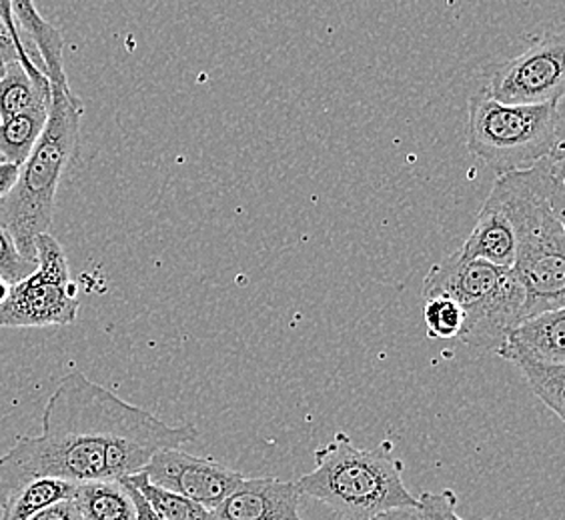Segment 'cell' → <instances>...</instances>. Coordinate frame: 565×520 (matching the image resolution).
<instances>
[{
    "instance_id": "obj_1",
    "label": "cell",
    "mask_w": 565,
    "mask_h": 520,
    "mask_svg": "<svg viewBox=\"0 0 565 520\" xmlns=\"http://www.w3.org/2000/svg\"><path fill=\"white\" fill-rule=\"evenodd\" d=\"M196 436L193 424L169 426L85 375H66L46 401L41 434L19 436L0 456V505L34 478L120 480L141 473L159 451Z\"/></svg>"
},
{
    "instance_id": "obj_2",
    "label": "cell",
    "mask_w": 565,
    "mask_h": 520,
    "mask_svg": "<svg viewBox=\"0 0 565 520\" xmlns=\"http://www.w3.org/2000/svg\"><path fill=\"white\" fill-rule=\"evenodd\" d=\"M564 156L500 174L493 198L510 220L515 240L511 271L523 289L520 323L565 308Z\"/></svg>"
},
{
    "instance_id": "obj_3",
    "label": "cell",
    "mask_w": 565,
    "mask_h": 520,
    "mask_svg": "<svg viewBox=\"0 0 565 520\" xmlns=\"http://www.w3.org/2000/svg\"><path fill=\"white\" fill-rule=\"evenodd\" d=\"M385 438L373 448H359L338 433L316 451V470L295 485L301 495L323 502L339 520H371L395 509H417V499L403 483V463Z\"/></svg>"
},
{
    "instance_id": "obj_4",
    "label": "cell",
    "mask_w": 565,
    "mask_h": 520,
    "mask_svg": "<svg viewBox=\"0 0 565 520\" xmlns=\"http://www.w3.org/2000/svg\"><path fill=\"white\" fill-rule=\"evenodd\" d=\"M83 100L71 87L51 85V109L41 139L19 166L17 183L0 198V227L9 230L24 259L39 264L34 239L51 230L56 191L75 154Z\"/></svg>"
},
{
    "instance_id": "obj_5",
    "label": "cell",
    "mask_w": 565,
    "mask_h": 520,
    "mask_svg": "<svg viewBox=\"0 0 565 520\" xmlns=\"http://www.w3.org/2000/svg\"><path fill=\"white\" fill-rule=\"evenodd\" d=\"M468 110V151L498 176L564 156L562 102L503 105L481 88Z\"/></svg>"
},
{
    "instance_id": "obj_6",
    "label": "cell",
    "mask_w": 565,
    "mask_h": 520,
    "mask_svg": "<svg viewBox=\"0 0 565 520\" xmlns=\"http://www.w3.org/2000/svg\"><path fill=\"white\" fill-rule=\"evenodd\" d=\"M422 293L461 306L466 323L457 340L478 353H495L522 316L523 289L511 269L461 259L457 252L429 269Z\"/></svg>"
},
{
    "instance_id": "obj_7",
    "label": "cell",
    "mask_w": 565,
    "mask_h": 520,
    "mask_svg": "<svg viewBox=\"0 0 565 520\" xmlns=\"http://www.w3.org/2000/svg\"><path fill=\"white\" fill-rule=\"evenodd\" d=\"M36 269L11 284L7 301L0 304V328H44L73 325L81 301L71 281L68 260L61 242L43 232L34 239Z\"/></svg>"
},
{
    "instance_id": "obj_8",
    "label": "cell",
    "mask_w": 565,
    "mask_h": 520,
    "mask_svg": "<svg viewBox=\"0 0 565 520\" xmlns=\"http://www.w3.org/2000/svg\"><path fill=\"white\" fill-rule=\"evenodd\" d=\"M565 36L547 33L522 55L491 68L483 90L503 105L562 102L565 93Z\"/></svg>"
},
{
    "instance_id": "obj_9",
    "label": "cell",
    "mask_w": 565,
    "mask_h": 520,
    "mask_svg": "<svg viewBox=\"0 0 565 520\" xmlns=\"http://www.w3.org/2000/svg\"><path fill=\"white\" fill-rule=\"evenodd\" d=\"M157 487L167 488L196 505L213 510L245 478L239 470L207 456H195L183 448H163L142 468Z\"/></svg>"
},
{
    "instance_id": "obj_10",
    "label": "cell",
    "mask_w": 565,
    "mask_h": 520,
    "mask_svg": "<svg viewBox=\"0 0 565 520\" xmlns=\"http://www.w3.org/2000/svg\"><path fill=\"white\" fill-rule=\"evenodd\" d=\"M301 497L295 483L245 477L211 510V520H301Z\"/></svg>"
},
{
    "instance_id": "obj_11",
    "label": "cell",
    "mask_w": 565,
    "mask_h": 520,
    "mask_svg": "<svg viewBox=\"0 0 565 520\" xmlns=\"http://www.w3.org/2000/svg\"><path fill=\"white\" fill-rule=\"evenodd\" d=\"M498 357L510 362L533 360L544 365H565V308L525 318L508 331Z\"/></svg>"
},
{
    "instance_id": "obj_12",
    "label": "cell",
    "mask_w": 565,
    "mask_h": 520,
    "mask_svg": "<svg viewBox=\"0 0 565 520\" xmlns=\"http://www.w3.org/2000/svg\"><path fill=\"white\" fill-rule=\"evenodd\" d=\"M11 9L17 31L29 53L33 55L34 65L41 68V73L51 80L53 87H71L63 61V34L51 22L44 21L34 0H11Z\"/></svg>"
},
{
    "instance_id": "obj_13",
    "label": "cell",
    "mask_w": 565,
    "mask_h": 520,
    "mask_svg": "<svg viewBox=\"0 0 565 520\" xmlns=\"http://www.w3.org/2000/svg\"><path fill=\"white\" fill-rule=\"evenodd\" d=\"M461 259L483 260L501 269H511L515 259V240L510 220L500 205L488 196L479 210L478 223L468 240L456 250Z\"/></svg>"
},
{
    "instance_id": "obj_14",
    "label": "cell",
    "mask_w": 565,
    "mask_h": 520,
    "mask_svg": "<svg viewBox=\"0 0 565 520\" xmlns=\"http://www.w3.org/2000/svg\"><path fill=\"white\" fill-rule=\"evenodd\" d=\"M73 499L83 520H137L131 492L120 480L76 485Z\"/></svg>"
},
{
    "instance_id": "obj_15",
    "label": "cell",
    "mask_w": 565,
    "mask_h": 520,
    "mask_svg": "<svg viewBox=\"0 0 565 520\" xmlns=\"http://www.w3.org/2000/svg\"><path fill=\"white\" fill-rule=\"evenodd\" d=\"M43 102H51V80L44 75H29L17 61L7 63L0 76V122Z\"/></svg>"
},
{
    "instance_id": "obj_16",
    "label": "cell",
    "mask_w": 565,
    "mask_h": 520,
    "mask_svg": "<svg viewBox=\"0 0 565 520\" xmlns=\"http://www.w3.org/2000/svg\"><path fill=\"white\" fill-rule=\"evenodd\" d=\"M51 102L14 115L0 122V159L2 163L21 166L33 152L49 120Z\"/></svg>"
},
{
    "instance_id": "obj_17",
    "label": "cell",
    "mask_w": 565,
    "mask_h": 520,
    "mask_svg": "<svg viewBox=\"0 0 565 520\" xmlns=\"http://www.w3.org/2000/svg\"><path fill=\"white\" fill-rule=\"evenodd\" d=\"M75 492V483L63 478H34L0 505V520H29L58 500L73 499Z\"/></svg>"
},
{
    "instance_id": "obj_18",
    "label": "cell",
    "mask_w": 565,
    "mask_h": 520,
    "mask_svg": "<svg viewBox=\"0 0 565 520\" xmlns=\"http://www.w3.org/2000/svg\"><path fill=\"white\" fill-rule=\"evenodd\" d=\"M129 483L141 492L145 500L151 505L154 512H159L164 520H211V510L196 505L193 500L185 499L177 492H171L167 488L152 485L151 480L141 473H135L129 477L120 478Z\"/></svg>"
},
{
    "instance_id": "obj_19",
    "label": "cell",
    "mask_w": 565,
    "mask_h": 520,
    "mask_svg": "<svg viewBox=\"0 0 565 520\" xmlns=\"http://www.w3.org/2000/svg\"><path fill=\"white\" fill-rule=\"evenodd\" d=\"M522 370L533 394L555 412L559 421H565V365H544L533 360L513 362Z\"/></svg>"
},
{
    "instance_id": "obj_20",
    "label": "cell",
    "mask_w": 565,
    "mask_h": 520,
    "mask_svg": "<svg viewBox=\"0 0 565 520\" xmlns=\"http://www.w3.org/2000/svg\"><path fill=\"white\" fill-rule=\"evenodd\" d=\"M424 321L427 335L431 338L454 340L461 336L466 316L456 301L447 296H434V299H425Z\"/></svg>"
},
{
    "instance_id": "obj_21",
    "label": "cell",
    "mask_w": 565,
    "mask_h": 520,
    "mask_svg": "<svg viewBox=\"0 0 565 520\" xmlns=\"http://www.w3.org/2000/svg\"><path fill=\"white\" fill-rule=\"evenodd\" d=\"M36 264L24 259L9 230L0 227V277L9 284H17L33 274Z\"/></svg>"
},
{
    "instance_id": "obj_22",
    "label": "cell",
    "mask_w": 565,
    "mask_h": 520,
    "mask_svg": "<svg viewBox=\"0 0 565 520\" xmlns=\"http://www.w3.org/2000/svg\"><path fill=\"white\" fill-rule=\"evenodd\" d=\"M456 505V492L449 488L441 492H422L417 499V512L422 520H466L457 514Z\"/></svg>"
},
{
    "instance_id": "obj_23",
    "label": "cell",
    "mask_w": 565,
    "mask_h": 520,
    "mask_svg": "<svg viewBox=\"0 0 565 520\" xmlns=\"http://www.w3.org/2000/svg\"><path fill=\"white\" fill-rule=\"evenodd\" d=\"M0 58H2L4 63H14V61L21 63L22 68H24L29 75H43L41 68L34 65L33 58L21 53V48L17 46L12 34L9 33V29H7V24L2 21H0Z\"/></svg>"
},
{
    "instance_id": "obj_24",
    "label": "cell",
    "mask_w": 565,
    "mask_h": 520,
    "mask_svg": "<svg viewBox=\"0 0 565 520\" xmlns=\"http://www.w3.org/2000/svg\"><path fill=\"white\" fill-rule=\"evenodd\" d=\"M29 520H83L75 499L58 500Z\"/></svg>"
},
{
    "instance_id": "obj_25",
    "label": "cell",
    "mask_w": 565,
    "mask_h": 520,
    "mask_svg": "<svg viewBox=\"0 0 565 520\" xmlns=\"http://www.w3.org/2000/svg\"><path fill=\"white\" fill-rule=\"evenodd\" d=\"M125 487L129 488V492H131L132 502H135V510H137V520H164L159 512H154L152 510L151 505L145 500L141 492L137 490V488L129 485V483H125V480H120Z\"/></svg>"
},
{
    "instance_id": "obj_26",
    "label": "cell",
    "mask_w": 565,
    "mask_h": 520,
    "mask_svg": "<svg viewBox=\"0 0 565 520\" xmlns=\"http://www.w3.org/2000/svg\"><path fill=\"white\" fill-rule=\"evenodd\" d=\"M0 21L7 24V29H9V33L12 34V39H14L17 46L21 48V53H24V55H29L31 58H33V55L29 53V48H26V44L22 43L21 34H19V31H17V22H14V19H12L11 0H0Z\"/></svg>"
},
{
    "instance_id": "obj_27",
    "label": "cell",
    "mask_w": 565,
    "mask_h": 520,
    "mask_svg": "<svg viewBox=\"0 0 565 520\" xmlns=\"http://www.w3.org/2000/svg\"><path fill=\"white\" fill-rule=\"evenodd\" d=\"M17 176H19V166L0 163V198L11 191L12 185L17 183Z\"/></svg>"
},
{
    "instance_id": "obj_28",
    "label": "cell",
    "mask_w": 565,
    "mask_h": 520,
    "mask_svg": "<svg viewBox=\"0 0 565 520\" xmlns=\"http://www.w3.org/2000/svg\"><path fill=\"white\" fill-rule=\"evenodd\" d=\"M371 520H422V517H419L417 509H395L377 514L375 519Z\"/></svg>"
},
{
    "instance_id": "obj_29",
    "label": "cell",
    "mask_w": 565,
    "mask_h": 520,
    "mask_svg": "<svg viewBox=\"0 0 565 520\" xmlns=\"http://www.w3.org/2000/svg\"><path fill=\"white\" fill-rule=\"evenodd\" d=\"M9 291H11V284L4 281L2 277H0V304L7 301V296H9Z\"/></svg>"
},
{
    "instance_id": "obj_30",
    "label": "cell",
    "mask_w": 565,
    "mask_h": 520,
    "mask_svg": "<svg viewBox=\"0 0 565 520\" xmlns=\"http://www.w3.org/2000/svg\"><path fill=\"white\" fill-rule=\"evenodd\" d=\"M0 163H2V159H0Z\"/></svg>"
}]
</instances>
